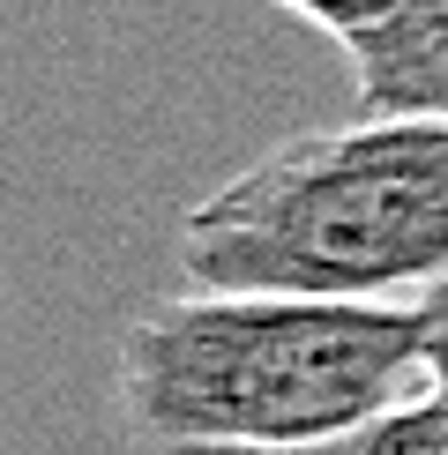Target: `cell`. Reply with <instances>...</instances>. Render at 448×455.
<instances>
[{
	"instance_id": "obj_1",
	"label": "cell",
	"mask_w": 448,
	"mask_h": 455,
	"mask_svg": "<svg viewBox=\"0 0 448 455\" xmlns=\"http://www.w3.org/2000/svg\"><path fill=\"white\" fill-rule=\"evenodd\" d=\"M434 388L419 307L314 291L157 299L120 336V419L142 448H307Z\"/></svg>"
},
{
	"instance_id": "obj_2",
	"label": "cell",
	"mask_w": 448,
	"mask_h": 455,
	"mask_svg": "<svg viewBox=\"0 0 448 455\" xmlns=\"http://www.w3.org/2000/svg\"><path fill=\"white\" fill-rule=\"evenodd\" d=\"M187 283L411 299L448 276V120L366 112L276 142L180 217Z\"/></svg>"
},
{
	"instance_id": "obj_3",
	"label": "cell",
	"mask_w": 448,
	"mask_h": 455,
	"mask_svg": "<svg viewBox=\"0 0 448 455\" xmlns=\"http://www.w3.org/2000/svg\"><path fill=\"white\" fill-rule=\"evenodd\" d=\"M366 112H434L448 120V0H404L388 23L344 45Z\"/></svg>"
},
{
	"instance_id": "obj_4",
	"label": "cell",
	"mask_w": 448,
	"mask_h": 455,
	"mask_svg": "<svg viewBox=\"0 0 448 455\" xmlns=\"http://www.w3.org/2000/svg\"><path fill=\"white\" fill-rule=\"evenodd\" d=\"M195 455H448V388H419L411 403L336 433V441H307V448H195Z\"/></svg>"
},
{
	"instance_id": "obj_5",
	"label": "cell",
	"mask_w": 448,
	"mask_h": 455,
	"mask_svg": "<svg viewBox=\"0 0 448 455\" xmlns=\"http://www.w3.org/2000/svg\"><path fill=\"white\" fill-rule=\"evenodd\" d=\"M269 8H284L292 23H307V30H329L336 45H351L359 30L388 23V15H396L404 0H269Z\"/></svg>"
},
{
	"instance_id": "obj_6",
	"label": "cell",
	"mask_w": 448,
	"mask_h": 455,
	"mask_svg": "<svg viewBox=\"0 0 448 455\" xmlns=\"http://www.w3.org/2000/svg\"><path fill=\"white\" fill-rule=\"evenodd\" d=\"M411 307H419V336H426V373H434V388H448V276L426 283Z\"/></svg>"
}]
</instances>
